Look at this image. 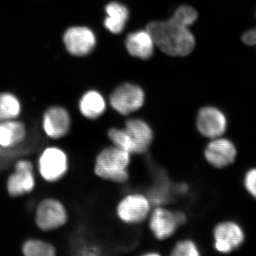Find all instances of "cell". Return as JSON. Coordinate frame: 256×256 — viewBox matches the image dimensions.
Wrapping results in <instances>:
<instances>
[{"label":"cell","instance_id":"obj_24","mask_svg":"<svg viewBox=\"0 0 256 256\" xmlns=\"http://www.w3.org/2000/svg\"><path fill=\"white\" fill-rule=\"evenodd\" d=\"M245 186L248 192L256 198V169L248 172L245 178Z\"/></svg>","mask_w":256,"mask_h":256},{"label":"cell","instance_id":"obj_20","mask_svg":"<svg viewBox=\"0 0 256 256\" xmlns=\"http://www.w3.org/2000/svg\"><path fill=\"white\" fill-rule=\"evenodd\" d=\"M108 137L114 146L132 154H138V150L132 138L124 128H112L108 131Z\"/></svg>","mask_w":256,"mask_h":256},{"label":"cell","instance_id":"obj_15","mask_svg":"<svg viewBox=\"0 0 256 256\" xmlns=\"http://www.w3.org/2000/svg\"><path fill=\"white\" fill-rule=\"evenodd\" d=\"M126 44L131 55L142 60L150 58L156 46L152 37L146 30L130 34L126 38Z\"/></svg>","mask_w":256,"mask_h":256},{"label":"cell","instance_id":"obj_2","mask_svg":"<svg viewBox=\"0 0 256 256\" xmlns=\"http://www.w3.org/2000/svg\"><path fill=\"white\" fill-rule=\"evenodd\" d=\"M130 161V153L112 144L104 148L98 154L94 173L98 178L106 181L124 183L129 178L128 168Z\"/></svg>","mask_w":256,"mask_h":256},{"label":"cell","instance_id":"obj_10","mask_svg":"<svg viewBox=\"0 0 256 256\" xmlns=\"http://www.w3.org/2000/svg\"><path fill=\"white\" fill-rule=\"evenodd\" d=\"M196 128L204 137L220 138L226 130L227 121L222 111L214 107L202 108L196 117Z\"/></svg>","mask_w":256,"mask_h":256},{"label":"cell","instance_id":"obj_19","mask_svg":"<svg viewBox=\"0 0 256 256\" xmlns=\"http://www.w3.org/2000/svg\"><path fill=\"white\" fill-rule=\"evenodd\" d=\"M21 110V104L16 96L10 92L0 94V122L16 119Z\"/></svg>","mask_w":256,"mask_h":256},{"label":"cell","instance_id":"obj_4","mask_svg":"<svg viewBox=\"0 0 256 256\" xmlns=\"http://www.w3.org/2000/svg\"><path fill=\"white\" fill-rule=\"evenodd\" d=\"M68 220V213L63 204L55 198H45L37 206L35 222L38 228L50 232L63 226Z\"/></svg>","mask_w":256,"mask_h":256},{"label":"cell","instance_id":"obj_8","mask_svg":"<svg viewBox=\"0 0 256 256\" xmlns=\"http://www.w3.org/2000/svg\"><path fill=\"white\" fill-rule=\"evenodd\" d=\"M34 188L33 165L28 160H20L15 165L14 172L8 178L6 182L8 193L12 197L22 196L33 191Z\"/></svg>","mask_w":256,"mask_h":256},{"label":"cell","instance_id":"obj_6","mask_svg":"<svg viewBox=\"0 0 256 256\" xmlns=\"http://www.w3.org/2000/svg\"><path fill=\"white\" fill-rule=\"evenodd\" d=\"M144 102V94L142 88L131 84L120 86L110 97L111 107L122 116H128L140 110Z\"/></svg>","mask_w":256,"mask_h":256},{"label":"cell","instance_id":"obj_22","mask_svg":"<svg viewBox=\"0 0 256 256\" xmlns=\"http://www.w3.org/2000/svg\"><path fill=\"white\" fill-rule=\"evenodd\" d=\"M198 18L196 10L190 6H181L175 11L171 18L181 24L184 26L190 28Z\"/></svg>","mask_w":256,"mask_h":256},{"label":"cell","instance_id":"obj_13","mask_svg":"<svg viewBox=\"0 0 256 256\" xmlns=\"http://www.w3.org/2000/svg\"><path fill=\"white\" fill-rule=\"evenodd\" d=\"M204 156L212 166L223 168L234 162L236 156V150L228 140L220 137L214 138L207 144Z\"/></svg>","mask_w":256,"mask_h":256},{"label":"cell","instance_id":"obj_17","mask_svg":"<svg viewBox=\"0 0 256 256\" xmlns=\"http://www.w3.org/2000/svg\"><path fill=\"white\" fill-rule=\"evenodd\" d=\"M80 114L88 120H97L106 110V102L104 96L96 90L86 92L79 102Z\"/></svg>","mask_w":256,"mask_h":256},{"label":"cell","instance_id":"obj_16","mask_svg":"<svg viewBox=\"0 0 256 256\" xmlns=\"http://www.w3.org/2000/svg\"><path fill=\"white\" fill-rule=\"evenodd\" d=\"M26 136V128L20 121L10 120L0 122V146L2 148H14L22 142Z\"/></svg>","mask_w":256,"mask_h":256},{"label":"cell","instance_id":"obj_23","mask_svg":"<svg viewBox=\"0 0 256 256\" xmlns=\"http://www.w3.org/2000/svg\"><path fill=\"white\" fill-rule=\"evenodd\" d=\"M172 256H196L200 255L198 247L194 242L185 239L180 240L175 244L171 252Z\"/></svg>","mask_w":256,"mask_h":256},{"label":"cell","instance_id":"obj_9","mask_svg":"<svg viewBox=\"0 0 256 256\" xmlns=\"http://www.w3.org/2000/svg\"><path fill=\"white\" fill-rule=\"evenodd\" d=\"M64 43L70 54L84 56L94 50L96 44V38L90 28L85 26H73L64 33Z\"/></svg>","mask_w":256,"mask_h":256},{"label":"cell","instance_id":"obj_12","mask_svg":"<svg viewBox=\"0 0 256 256\" xmlns=\"http://www.w3.org/2000/svg\"><path fill=\"white\" fill-rule=\"evenodd\" d=\"M70 114L64 108L53 106L44 114L43 128L46 136L53 139L65 137L70 131Z\"/></svg>","mask_w":256,"mask_h":256},{"label":"cell","instance_id":"obj_5","mask_svg":"<svg viewBox=\"0 0 256 256\" xmlns=\"http://www.w3.org/2000/svg\"><path fill=\"white\" fill-rule=\"evenodd\" d=\"M68 170V156L58 148H48L38 160V170L44 180L55 182L66 174Z\"/></svg>","mask_w":256,"mask_h":256},{"label":"cell","instance_id":"obj_7","mask_svg":"<svg viewBox=\"0 0 256 256\" xmlns=\"http://www.w3.org/2000/svg\"><path fill=\"white\" fill-rule=\"evenodd\" d=\"M181 226L176 212L156 206L149 216V226L154 236L160 240L172 236Z\"/></svg>","mask_w":256,"mask_h":256},{"label":"cell","instance_id":"obj_14","mask_svg":"<svg viewBox=\"0 0 256 256\" xmlns=\"http://www.w3.org/2000/svg\"><path fill=\"white\" fill-rule=\"evenodd\" d=\"M124 128L136 144L138 154H144L154 140V132L151 126L142 119L130 118L126 121Z\"/></svg>","mask_w":256,"mask_h":256},{"label":"cell","instance_id":"obj_1","mask_svg":"<svg viewBox=\"0 0 256 256\" xmlns=\"http://www.w3.org/2000/svg\"><path fill=\"white\" fill-rule=\"evenodd\" d=\"M154 44L166 54L184 56L195 46V38L188 26L170 18L168 21L152 22L146 26Z\"/></svg>","mask_w":256,"mask_h":256},{"label":"cell","instance_id":"obj_11","mask_svg":"<svg viewBox=\"0 0 256 256\" xmlns=\"http://www.w3.org/2000/svg\"><path fill=\"white\" fill-rule=\"evenodd\" d=\"M214 247L217 252L228 254L240 246L244 240L242 229L233 222L218 224L214 230Z\"/></svg>","mask_w":256,"mask_h":256},{"label":"cell","instance_id":"obj_18","mask_svg":"<svg viewBox=\"0 0 256 256\" xmlns=\"http://www.w3.org/2000/svg\"><path fill=\"white\" fill-rule=\"evenodd\" d=\"M107 18L104 24L108 30L112 34H120L124 30L129 12L124 5L118 2H111L106 6Z\"/></svg>","mask_w":256,"mask_h":256},{"label":"cell","instance_id":"obj_25","mask_svg":"<svg viewBox=\"0 0 256 256\" xmlns=\"http://www.w3.org/2000/svg\"><path fill=\"white\" fill-rule=\"evenodd\" d=\"M242 41L245 44L254 46L256 44V28L248 30L244 34Z\"/></svg>","mask_w":256,"mask_h":256},{"label":"cell","instance_id":"obj_3","mask_svg":"<svg viewBox=\"0 0 256 256\" xmlns=\"http://www.w3.org/2000/svg\"><path fill=\"white\" fill-rule=\"evenodd\" d=\"M116 213L119 220L124 224H141L149 218L151 202L148 197L141 194H130L120 201Z\"/></svg>","mask_w":256,"mask_h":256},{"label":"cell","instance_id":"obj_21","mask_svg":"<svg viewBox=\"0 0 256 256\" xmlns=\"http://www.w3.org/2000/svg\"><path fill=\"white\" fill-rule=\"evenodd\" d=\"M22 252L26 256H54L56 254L52 244L38 239L26 240L23 244Z\"/></svg>","mask_w":256,"mask_h":256}]
</instances>
